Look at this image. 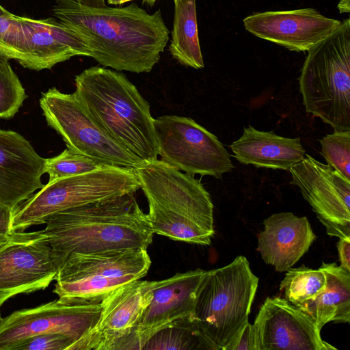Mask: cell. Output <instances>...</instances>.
Instances as JSON below:
<instances>
[{
    "label": "cell",
    "mask_w": 350,
    "mask_h": 350,
    "mask_svg": "<svg viewBox=\"0 0 350 350\" xmlns=\"http://www.w3.org/2000/svg\"><path fill=\"white\" fill-rule=\"evenodd\" d=\"M53 12L83 40L90 57L118 71L150 72L169 40L161 10L149 14L135 3L90 8L76 0H55Z\"/></svg>",
    "instance_id": "obj_1"
},
{
    "label": "cell",
    "mask_w": 350,
    "mask_h": 350,
    "mask_svg": "<svg viewBox=\"0 0 350 350\" xmlns=\"http://www.w3.org/2000/svg\"><path fill=\"white\" fill-rule=\"evenodd\" d=\"M135 193L69 208L50 216L43 232L58 267L73 253L147 250L154 232L148 215L139 207Z\"/></svg>",
    "instance_id": "obj_2"
},
{
    "label": "cell",
    "mask_w": 350,
    "mask_h": 350,
    "mask_svg": "<svg viewBox=\"0 0 350 350\" xmlns=\"http://www.w3.org/2000/svg\"><path fill=\"white\" fill-rule=\"evenodd\" d=\"M75 84L81 105L103 130L143 161L157 159L150 106L124 74L92 66L76 75Z\"/></svg>",
    "instance_id": "obj_3"
},
{
    "label": "cell",
    "mask_w": 350,
    "mask_h": 350,
    "mask_svg": "<svg viewBox=\"0 0 350 350\" xmlns=\"http://www.w3.org/2000/svg\"><path fill=\"white\" fill-rule=\"evenodd\" d=\"M134 171L148 201L154 234L191 244L211 243L213 204L200 180L158 159Z\"/></svg>",
    "instance_id": "obj_4"
},
{
    "label": "cell",
    "mask_w": 350,
    "mask_h": 350,
    "mask_svg": "<svg viewBox=\"0 0 350 350\" xmlns=\"http://www.w3.org/2000/svg\"><path fill=\"white\" fill-rule=\"evenodd\" d=\"M308 113L334 131H350V20L308 51L299 79Z\"/></svg>",
    "instance_id": "obj_5"
},
{
    "label": "cell",
    "mask_w": 350,
    "mask_h": 350,
    "mask_svg": "<svg viewBox=\"0 0 350 350\" xmlns=\"http://www.w3.org/2000/svg\"><path fill=\"white\" fill-rule=\"evenodd\" d=\"M258 278L246 257L207 271L197 294L193 317L215 350H225L246 323Z\"/></svg>",
    "instance_id": "obj_6"
},
{
    "label": "cell",
    "mask_w": 350,
    "mask_h": 350,
    "mask_svg": "<svg viewBox=\"0 0 350 350\" xmlns=\"http://www.w3.org/2000/svg\"><path fill=\"white\" fill-rule=\"evenodd\" d=\"M147 250L73 253L59 266L53 293L66 304H100L111 292L146 275Z\"/></svg>",
    "instance_id": "obj_7"
},
{
    "label": "cell",
    "mask_w": 350,
    "mask_h": 350,
    "mask_svg": "<svg viewBox=\"0 0 350 350\" xmlns=\"http://www.w3.org/2000/svg\"><path fill=\"white\" fill-rule=\"evenodd\" d=\"M139 189L134 169L113 165L59 178L48 182L16 209L13 228L15 231H24L45 224L59 212L135 193Z\"/></svg>",
    "instance_id": "obj_8"
},
{
    "label": "cell",
    "mask_w": 350,
    "mask_h": 350,
    "mask_svg": "<svg viewBox=\"0 0 350 350\" xmlns=\"http://www.w3.org/2000/svg\"><path fill=\"white\" fill-rule=\"evenodd\" d=\"M40 106L48 125L60 135L70 150L101 163L133 169L144 162L103 130L75 93L50 88L42 93Z\"/></svg>",
    "instance_id": "obj_9"
},
{
    "label": "cell",
    "mask_w": 350,
    "mask_h": 350,
    "mask_svg": "<svg viewBox=\"0 0 350 350\" xmlns=\"http://www.w3.org/2000/svg\"><path fill=\"white\" fill-rule=\"evenodd\" d=\"M161 160L186 174L221 179L233 168L217 137L190 118L166 115L154 119Z\"/></svg>",
    "instance_id": "obj_10"
},
{
    "label": "cell",
    "mask_w": 350,
    "mask_h": 350,
    "mask_svg": "<svg viewBox=\"0 0 350 350\" xmlns=\"http://www.w3.org/2000/svg\"><path fill=\"white\" fill-rule=\"evenodd\" d=\"M158 281L136 280L116 288L100 304L94 325L69 350H133V340Z\"/></svg>",
    "instance_id": "obj_11"
},
{
    "label": "cell",
    "mask_w": 350,
    "mask_h": 350,
    "mask_svg": "<svg viewBox=\"0 0 350 350\" xmlns=\"http://www.w3.org/2000/svg\"><path fill=\"white\" fill-rule=\"evenodd\" d=\"M58 268L43 230L16 231L0 245V308L15 295L47 288Z\"/></svg>",
    "instance_id": "obj_12"
},
{
    "label": "cell",
    "mask_w": 350,
    "mask_h": 350,
    "mask_svg": "<svg viewBox=\"0 0 350 350\" xmlns=\"http://www.w3.org/2000/svg\"><path fill=\"white\" fill-rule=\"evenodd\" d=\"M289 171L327 234L350 239V180L309 154Z\"/></svg>",
    "instance_id": "obj_13"
},
{
    "label": "cell",
    "mask_w": 350,
    "mask_h": 350,
    "mask_svg": "<svg viewBox=\"0 0 350 350\" xmlns=\"http://www.w3.org/2000/svg\"><path fill=\"white\" fill-rule=\"evenodd\" d=\"M100 312V304H66L59 299L15 311L0 321V350L45 333L65 334L74 344L94 325Z\"/></svg>",
    "instance_id": "obj_14"
},
{
    "label": "cell",
    "mask_w": 350,
    "mask_h": 350,
    "mask_svg": "<svg viewBox=\"0 0 350 350\" xmlns=\"http://www.w3.org/2000/svg\"><path fill=\"white\" fill-rule=\"evenodd\" d=\"M256 350H336L312 317L285 298L267 297L253 323Z\"/></svg>",
    "instance_id": "obj_15"
},
{
    "label": "cell",
    "mask_w": 350,
    "mask_h": 350,
    "mask_svg": "<svg viewBox=\"0 0 350 350\" xmlns=\"http://www.w3.org/2000/svg\"><path fill=\"white\" fill-rule=\"evenodd\" d=\"M243 21L255 36L296 52L308 51L342 22L313 8L256 12Z\"/></svg>",
    "instance_id": "obj_16"
},
{
    "label": "cell",
    "mask_w": 350,
    "mask_h": 350,
    "mask_svg": "<svg viewBox=\"0 0 350 350\" xmlns=\"http://www.w3.org/2000/svg\"><path fill=\"white\" fill-rule=\"evenodd\" d=\"M207 271L202 269L178 273L159 280L133 340V349L142 350L157 332L193 314L200 285Z\"/></svg>",
    "instance_id": "obj_17"
},
{
    "label": "cell",
    "mask_w": 350,
    "mask_h": 350,
    "mask_svg": "<svg viewBox=\"0 0 350 350\" xmlns=\"http://www.w3.org/2000/svg\"><path fill=\"white\" fill-rule=\"evenodd\" d=\"M45 160L23 135L0 129V203L16 210L42 188Z\"/></svg>",
    "instance_id": "obj_18"
},
{
    "label": "cell",
    "mask_w": 350,
    "mask_h": 350,
    "mask_svg": "<svg viewBox=\"0 0 350 350\" xmlns=\"http://www.w3.org/2000/svg\"><path fill=\"white\" fill-rule=\"evenodd\" d=\"M257 250L264 262L279 272L286 271L308 251L316 239L306 217L275 213L263 221Z\"/></svg>",
    "instance_id": "obj_19"
},
{
    "label": "cell",
    "mask_w": 350,
    "mask_h": 350,
    "mask_svg": "<svg viewBox=\"0 0 350 350\" xmlns=\"http://www.w3.org/2000/svg\"><path fill=\"white\" fill-rule=\"evenodd\" d=\"M29 51L27 68L50 69L74 56L90 57V51L70 27L52 18L36 20L17 16Z\"/></svg>",
    "instance_id": "obj_20"
},
{
    "label": "cell",
    "mask_w": 350,
    "mask_h": 350,
    "mask_svg": "<svg viewBox=\"0 0 350 350\" xmlns=\"http://www.w3.org/2000/svg\"><path fill=\"white\" fill-rule=\"evenodd\" d=\"M230 148L234 157L243 164L273 170H289L306 154L299 137H284L252 126L244 128L241 137Z\"/></svg>",
    "instance_id": "obj_21"
},
{
    "label": "cell",
    "mask_w": 350,
    "mask_h": 350,
    "mask_svg": "<svg viewBox=\"0 0 350 350\" xmlns=\"http://www.w3.org/2000/svg\"><path fill=\"white\" fill-rule=\"evenodd\" d=\"M320 269L326 287L317 297L297 306L309 314L321 330L327 323L350 322V271L336 263L323 262Z\"/></svg>",
    "instance_id": "obj_22"
},
{
    "label": "cell",
    "mask_w": 350,
    "mask_h": 350,
    "mask_svg": "<svg viewBox=\"0 0 350 350\" xmlns=\"http://www.w3.org/2000/svg\"><path fill=\"white\" fill-rule=\"evenodd\" d=\"M174 15L169 51L180 64L203 68V57L200 45L196 0H174Z\"/></svg>",
    "instance_id": "obj_23"
},
{
    "label": "cell",
    "mask_w": 350,
    "mask_h": 350,
    "mask_svg": "<svg viewBox=\"0 0 350 350\" xmlns=\"http://www.w3.org/2000/svg\"><path fill=\"white\" fill-rule=\"evenodd\" d=\"M215 350L199 328L193 315L159 330L142 350Z\"/></svg>",
    "instance_id": "obj_24"
},
{
    "label": "cell",
    "mask_w": 350,
    "mask_h": 350,
    "mask_svg": "<svg viewBox=\"0 0 350 350\" xmlns=\"http://www.w3.org/2000/svg\"><path fill=\"white\" fill-rule=\"evenodd\" d=\"M326 287V277L319 268L312 269L305 266L289 268L280 282L285 299L295 306L319 296Z\"/></svg>",
    "instance_id": "obj_25"
},
{
    "label": "cell",
    "mask_w": 350,
    "mask_h": 350,
    "mask_svg": "<svg viewBox=\"0 0 350 350\" xmlns=\"http://www.w3.org/2000/svg\"><path fill=\"white\" fill-rule=\"evenodd\" d=\"M0 55L13 59L27 68L29 51L22 24L17 16H0Z\"/></svg>",
    "instance_id": "obj_26"
},
{
    "label": "cell",
    "mask_w": 350,
    "mask_h": 350,
    "mask_svg": "<svg viewBox=\"0 0 350 350\" xmlns=\"http://www.w3.org/2000/svg\"><path fill=\"white\" fill-rule=\"evenodd\" d=\"M8 58L0 55V118L10 119L27 96Z\"/></svg>",
    "instance_id": "obj_27"
},
{
    "label": "cell",
    "mask_w": 350,
    "mask_h": 350,
    "mask_svg": "<svg viewBox=\"0 0 350 350\" xmlns=\"http://www.w3.org/2000/svg\"><path fill=\"white\" fill-rule=\"evenodd\" d=\"M106 165L66 148L59 154L46 159L44 173L49 174V182H51L64 177L82 174Z\"/></svg>",
    "instance_id": "obj_28"
},
{
    "label": "cell",
    "mask_w": 350,
    "mask_h": 350,
    "mask_svg": "<svg viewBox=\"0 0 350 350\" xmlns=\"http://www.w3.org/2000/svg\"><path fill=\"white\" fill-rule=\"evenodd\" d=\"M320 143L327 165L350 180V131H334Z\"/></svg>",
    "instance_id": "obj_29"
},
{
    "label": "cell",
    "mask_w": 350,
    "mask_h": 350,
    "mask_svg": "<svg viewBox=\"0 0 350 350\" xmlns=\"http://www.w3.org/2000/svg\"><path fill=\"white\" fill-rule=\"evenodd\" d=\"M73 342L65 334L45 333L21 340L11 350H68Z\"/></svg>",
    "instance_id": "obj_30"
},
{
    "label": "cell",
    "mask_w": 350,
    "mask_h": 350,
    "mask_svg": "<svg viewBox=\"0 0 350 350\" xmlns=\"http://www.w3.org/2000/svg\"><path fill=\"white\" fill-rule=\"evenodd\" d=\"M225 350H256L253 324L246 323L236 338Z\"/></svg>",
    "instance_id": "obj_31"
},
{
    "label": "cell",
    "mask_w": 350,
    "mask_h": 350,
    "mask_svg": "<svg viewBox=\"0 0 350 350\" xmlns=\"http://www.w3.org/2000/svg\"><path fill=\"white\" fill-rule=\"evenodd\" d=\"M16 210L0 203V242L6 241L16 231L13 218Z\"/></svg>",
    "instance_id": "obj_32"
},
{
    "label": "cell",
    "mask_w": 350,
    "mask_h": 350,
    "mask_svg": "<svg viewBox=\"0 0 350 350\" xmlns=\"http://www.w3.org/2000/svg\"><path fill=\"white\" fill-rule=\"evenodd\" d=\"M336 247L340 266L350 271V239H339Z\"/></svg>",
    "instance_id": "obj_33"
},
{
    "label": "cell",
    "mask_w": 350,
    "mask_h": 350,
    "mask_svg": "<svg viewBox=\"0 0 350 350\" xmlns=\"http://www.w3.org/2000/svg\"><path fill=\"white\" fill-rule=\"evenodd\" d=\"M79 3L90 8H102L106 6L105 0H76Z\"/></svg>",
    "instance_id": "obj_34"
},
{
    "label": "cell",
    "mask_w": 350,
    "mask_h": 350,
    "mask_svg": "<svg viewBox=\"0 0 350 350\" xmlns=\"http://www.w3.org/2000/svg\"><path fill=\"white\" fill-rule=\"evenodd\" d=\"M132 0H107V3L109 5H122L128 1H131ZM157 0H143V3H147L150 6H153Z\"/></svg>",
    "instance_id": "obj_35"
},
{
    "label": "cell",
    "mask_w": 350,
    "mask_h": 350,
    "mask_svg": "<svg viewBox=\"0 0 350 350\" xmlns=\"http://www.w3.org/2000/svg\"><path fill=\"white\" fill-rule=\"evenodd\" d=\"M349 3V0H340V2L338 3V8L339 9V10L340 11V12H347L345 8V3Z\"/></svg>",
    "instance_id": "obj_36"
},
{
    "label": "cell",
    "mask_w": 350,
    "mask_h": 350,
    "mask_svg": "<svg viewBox=\"0 0 350 350\" xmlns=\"http://www.w3.org/2000/svg\"><path fill=\"white\" fill-rule=\"evenodd\" d=\"M10 14L11 12H8L0 5V16H7L10 15Z\"/></svg>",
    "instance_id": "obj_37"
},
{
    "label": "cell",
    "mask_w": 350,
    "mask_h": 350,
    "mask_svg": "<svg viewBox=\"0 0 350 350\" xmlns=\"http://www.w3.org/2000/svg\"><path fill=\"white\" fill-rule=\"evenodd\" d=\"M2 243H3V242H0V245H1ZM1 319H2V317H1V313H0V321H1Z\"/></svg>",
    "instance_id": "obj_38"
}]
</instances>
